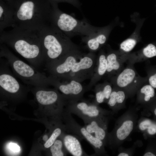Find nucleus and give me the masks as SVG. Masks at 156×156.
Instances as JSON below:
<instances>
[{
  "mask_svg": "<svg viewBox=\"0 0 156 156\" xmlns=\"http://www.w3.org/2000/svg\"><path fill=\"white\" fill-rule=\"evenodd\" d=\"M0 43L7 45L36 68L43 62V54L38 31L13 27L0 34Z\"/></svg>",
  "mask_w": 156,
  "mask_h": 156,
  "instance_id": "nucleus-1",
  "label": "nucleus"
},
{
  "mask_svg": "<svg viewBox=\"0 0 156 156\" xmlns=\"http://www.w3.org/2000/svg\"><path fill=\"white\" fill-rule=\"evenodd\" d=\"M12 27L38 31L49 25L53 3L48 0H15Z\"/></svg>",
  "mask_w": 156,
  "mask_h": 156,
  "instance_id": "nucleus-2",
  "label": "nucleus"
},
{
  "mask_svg": "<svg viewBox=\"0 0 156 156\" xmlns=\"http://www.w3.org/2000/svg\"><path fill=\"white\" fill-rule=\"evenodd\" d=\"M46 66L55 63L70 52L78 49L70 38L51 25L38 31Z\"/></svg>",
  "mask_w": 156,
  "mask_h": 156,
  "instance_id": "nucleus-3",
  "label": "nucleus"
},
{
  "mask_svg": "<svg viewBox=\"0 0 156 156\" xmlns=\"http://www.w3.org/2000/svg\"><path fill=\"white\" fill-rule=\"evenodd\" d=\"M57 3H53L50 25L69 38L75 36H87L93 34L99 27L91 25L84 18L79 20L60 10Z\"/></svg>",
  "mask_w": 156,
  "mask_h": 156,
  "instance_id": "nucleus-4",
  "label": "nucleus"
},
{
  "mask_svg": "<svg viewBox=\"0 0 156 156\" xmlns=\"http://www.w3.org/2000/svg\"><path fill=\"white\" fill-rule=\"evenodd\" d=\"M1 44L0 57L6 59L17 77L25 83L34 87L46 88L50 86L48 77L17 57L5 44Z\"/></svg>",
  "mask_w": 156,
  "mask_h": 156,
  "instance_id": "nucleus-5",
  "label": "nucleus"
},
{
  "mask_svg": "<svg viewBox=\"0 0 156 156\" xmlns=\"http://www.w3.org/2000/svg\"><path fill=\"white\" fill-rule=\"evenodd\" d=\"M138 109L135 107L129 108L116 120L114 128L108 134L107 146L111 149H118L136 127Z\"/></svg>",
  "mask_w": 156,
  "mask_h": 156,
  "instance_id": "nucleus-6",
  "label": "nucleus"
},
{
  "mask_svg": "<svg viewBox=\"0 0 156 156\" xmlns=\"http://www.w3.org/2000/svg\"><path fill=\"white\" fill-rule=\"evenodd\" d=\"M67 111L77 115L84 122L99 118H111L114 114L112 111L103 109L95 102L91 103L82 99L67 101Z\"/></svg>",
  "mask_w": 156,
  "mask_h": 156,
  "instance_id": "nucleus-7",
  "label": "nucleus"
},
{
  "mask_svg": "<svg viewBox=\"0 0 156 156\" xmlns=\"http://www.w3.org/2000/svg\"><path fill=\"white\" fill-rule=\"evenodd\" d=\"M66 128L68 132L74 134L80 139H84L92 146L94 151L93 156L107 155L105 149V146L102 141L90 133L84 127L79 124L68 111L65 113Z\"/></svg>",
  "mask_w": 156,
  "mask_h": 156,
  "instance_id": "nucleus-8",
  "label": "nucleus"
},
{
  "mask_svg": "<svg viewBox=\"0 0 156 156\" xmlns=\"http://www.w3.org/2000/svg\"><path fill=\"white\" fill-rule=\"evenodd\" d=\"M112 82L115 87L121 89L131 97L143 83V78L141 77L131 66H128L112 78Z\"/></svg>",
  "mask_w": 156,
  "mask_h": 156,
  "instance_id": "nucleus-9",
  "label": "nucleus"
},
{
  "mask_svg": "<svg viewBox=\"0 0 156 156\" xmlns=\"http://www.w3.org/2000/svg\"><path fill=\"white\" fill-rule=\"evenodd\" d=\"M78 49L69 53L60 60L46 66L50 73L49 76L59 80L66 79L74 64L83 55Z\"/></svg>",
  "mask_w": 156,
  "mask_h": 156,
  "instance_id": "nucleus-10",
  "label": "nucleus"
},
{
  "mask_svg": "<svg viewBox=\"0 0 156 156\" xmlns=\"http://www.w3.org/2000/svg\"><path fill=\"white\" fill-rule=\"evenodd\" d=\"M50 85L54 87L62 94L68 101H77L82 99L87 90L81 82L74 79L61 80L48 77Z\"/></svg>",
  "mask_w": 156,
  "mask_h": 156,
  "instance_id": "nucleus-11",
  "label": "nucleus"
},
{
  "mask_svg": "<svg viewBox=\"0 0 156 156\" xmlns=\"http://www.w3.org/2000/svg\"><path fill=\"white\" fill-rule=\"evenodd\" d=\"M97 57L93 52L83 54L79 59L74 65L68 78L80 82L93 75L96 62Z\"/></svg>",
  "mask_w": 156,
  "mask_h": 156,
  "instance_id": "nucleus-12",
  "label": "nucleus"
},
{
  "mask_svg": "<svg viewBox=\"0 0 156 156\" xmlns=\"http://www.w3.org/2000/svg\"><path fill=\"white\" fill-rule=\"evenodd\" d=\"M110 118H99L84 122L87 130L95 138L102 141L105 146L107 145L108 125Z\"/></svg>",
  "mask_w": 156,
  "mask_h": 156,
  "instance_id": "nucleus-13",
  "label": "nucleus"
},
{
  "mask_svg": "<svg viewBox=\"0 0 156 156\" xmlns=\"http://www.w3.org/2000/svg\"><path fill=\"white\" fill-rule=\"evenodd\" d=\"M112 26L109 25L99 28L93 34L83 36L82 41L85 43L90 52L98 50L106 42L112 29Z\"/></svg>",
  "mask_w": 156,
  "mask_h": 156,
  "instance_id": "nucleus-14",
  "label": "nucleus"
},
{
  "mask_svg": "<svg viewBox=\"0 0 156 156\" xmlns=\"http://www.w3.org/2000/svg\"><path fill=\"white\" fill-rule=\"evenodd\" d=\"M35 95L38 102L40 105L52 106L62 105L65 100L60 95L57 89H46V88L34 87Z\"/></svg>",
  "mask_w": 156,
  "mask_h": 156,
  "instance_id": "nucleus-15",
  "label": "nucleus"
},
{
  "mask_svg": "<svg viewBox=\"0 0 156 156\" xmlns=\"http://www.w3.org/2000/svg\"><path fill=\"white\" fill-rule=\"evenodd\" d=\"M128 97L122 90L114 87L107 103L114 114L126 108L125 101Z\"/></svg>",
  "mask_w": 156,
  "mask_h": 156,
  "instance_id": "nucleus-16",
  "label": "nucleus"
},
{
  "mask_svg": "<svg viewBox=\"0 0 156 156\" xmlns=\"http://www.w3.org/2000/svg\"><path fill=\"white\" fill-rule=\"evenodd\" d=\"M115 51H110L106 54L107 67L106 73L111 76L116 75L121 70L126 58Z\"/></svg>",
  "mask_w": 156,
  "mask_h": 156,
  "instance_id": "nucleus-17",
  "label": "nucleus"
},
{
  "mask_svg": "<svg viewBox=\"0 0 156 156\" xmlns=\"http://www.w3.org/2000/svg\"><path fill=\"white\" fill-rule=\"evenodd\" d=\"M14 24V14L12 7L0 0V34L5 29L13 27Z\"/></svg>",
  "mask_w": 156,
  "mask_h": 156,
  "instance_id": "nucleus-18",
  "label": "nucleus"
},
{
  "mask_svg": "<svg viewBox=\"0 0 156 156\" xmlns=\"http://www.w3.org/2000/svg\"><path fill=\"white\" fill-rule=\"evenodd\" d=\"M80 140L74 134H66L63 138V144L66 150L73 156H88L83 149Z\"/></svg>",
  "mask_w": 156,
  "mask_h": 156,
  "instance_id": "nucleus-19",
  "label": "nucleus"
},
{
  "mask_svg": "<svg viewBox=\"0 0 156 156\" xmlns=\"http://www.w3.org/2000/svg\"><path fill=\"white\" fill-rule=\"evenodd\" d=\"M96 64L88 89L106 74L107 67L106 54L103 51L100 52L97 57Z\"/></svg>",
  "mask_w": 156,
  "mask_h": 156,
  "instance_id": "nucleus-20",
  "label": "nucleus"
},
{
  "mask_svg": "<svg viewBox=\"0 0 156 156\" xmlns=\"http://www.w3.org/2000/svg\"><path fill=\"white\" fill-rule=\"evenodd\" d=\"M113 88L111 85L105 83L97 86L95 88V102L98 105L103 103H107Z\"/></svg>",
  "mask_w": 156,
  "mask_h": 156,
  "instance_id": "nucleus-21",
  "label": "nucleus"
},
{
  "mask_svg": "<svg viewBox=\"0 0 156 156\" xmlns=\"http://www.w3.org/2000/svg\"><path fill=\"white\" fill-rule=\"evenodd\" d=\"M136 102L138 105L143 107L151 99L155 96V90L151 85H145L141 86L136 93Z\"/></svg>",
  "mask_w": 156,
  "mask_h": 156,
  "instance_id": "nucleus-22",
  "label": "nucleus"
},
{
  "mask_svg": "<svg viewBox=\"0 0 156 156\" xmlns=\"http://www.w3.org/2000/svg\"><path fill=\"white\" fill-rule=\"evenodd\" d=\"M136 127L145 136L146 134L152 135L156 133V123L148 119L142 117L137 121Z\"/></svg>",
  "mask_w": 156,
  "mask_h": 156,
  "instance_id": "nucleus-23",
  "label": "nucleus"
},
{
  "mask_svg": "<svg viewBox=\"0 0 156 156\" xmlns=\"http://www.w3.org/2000/svg\"><path fill=\"white\" fill-rule=\"evenodd\" d=\"M137 42L136 38H130L122 42L120 45V49L123 53H128L134 47Z\"/></svg>",
  "mask_w": 156,
  "mask_h": 156,
  "instance_id": "nucleus-24",
  "label": "nucleus"
},
{
  "mask_svg": "<svg viewBox=\"0 0 156 156\" xmlns=\"http://www.w3.org/2000/svg\"><path fill=\"white\" fill-rule=\"evenodd\" d=\"M63 142L60 140H56L50 147V150L52 156H63L64 153L62 148Z\"/></svg>",
  "mask_w": 156,
  "mask_h": 156,
  "instance_id": "nucleus-25",
  "label": "nucleus"
},
{
  "mask_svg": "<svg viewBox=\"0 0 156 156\" xmlns=\"http://www.w3.org/2000/svg\"><path fill=\"white\" fill-rule=\"evenodd\" d=\"M62 131V129L59 127H57L54 129L50 137L44 144V147L47 148L50 147L57 138L61 135Z\"/></svg>",
  "mask_w": 156,
  "mask_h": 156,
  "instance_id": "nucleus-26",
  "label": "nucleus"
},
{
  "mask_svg": "<svg viewBox=\"0 0 156 156\" xmlns=\"http://www.w3.org/2000/svg\"><path fill=\"white\" fill-rule=\"evenodd\" d=\"M142 54V56L148 58L156 56V47L152 44H149L143 49Z\"/></svg>",
  "mask_w": 156,
  "mask_h": 156,
  "instance_id": "nucleus-27",
  "label": "nucleus"
},
{
  "mask_svg": "<svg viewBox=\"0 0 156 156\" xmlns=\"http://www.w3.org/2000/svg\"><path fill=\"white\" fill-rule=\"evenodd\" d=\"M137 145V144H134V146L127 148H125L121 146H120L118 148V153L117 155L118 156H130L133 155Z\"/></svg>",
  "mask_w": 156,
  "mask_h": 156,
  "instance_id": "nucleus-28",
  "label": "nucleus"
},
{
  "mask_svg": "<svg viewBox=\"0 0 156 156\" xmlns=\"http://www.w3.org/2000/svg\"><path fill=\"white\" fill-rule=\"evenodd\" d=\"M52 3H57L60 2H66L70 3L78 8H80V3L79 0H48Z\"/></svg>",
  "mask_w": 156,
  "mask_h": 156,
  "instance_id": "nucleus-29",
  "label": "nucleus"
},
{
  "mask_svg": "<svg viewBox=\"0 0 156 156\" xmlns=\"http://www.w3.org/2000/svg\"><path fill=\"white\" fill-rule=\"evenodd\" d=\"M8 147L9 150L12 152L17 153L20 151V146L16 144L10 142L8 145Z\"/></svg>",
  "mask_w": 156,
  "mask_h": 156,
  "instance_id": "nucleus-30",
  "label": "nucleus"
},
{
  "mask_svg": "<svg viewBox=\"0 0 156 156\" xmlns=\"http://www.w3.org/2000/svg\"><path fill=\"white\" fill-rule=\"evenodd\" d=\"M148 81L150 85L153 88H156V73L150 76Z\"/></svg>",
  "mask_w": 156,
  "mask_h": 156,
  "instance_id": "nucleus-31",
  "label": "nucleus"
},
{
  "mask_svg": "<svg viewBox=\"0 0 156 156\" xmlns=\"http://www.w3.org/2000/svg\"><path fill=\"white\" fill-rule=\"evenodd\" d=\"M11 6L14 3L15 0H2Z\"/></svg>",
  "mask_w": 156,
  "mask_h": 156,
  "instance_id": "nucleus-32",
  "label": "nucleus"
},
{
  "mask_svg": "<svg viewBox=\"0 0 156 156\" xmlns=\"http://www.w3.org/2000/svg\"><path fill=\"white\" fill-rule=\"evenodd\" d=\"M48 139V137L47 135H45L43 136V139L44 141H47Z\"/></svg>",
  "mask_w": 156,
  "mask_h": 156,
  "instance_id": "nucleus-33",
  "label": "nucleus"
},
{
  "mask_svg": "<svg viewBox=\"0 0 156 156\" xmlns=\"http://www.w3.org/2000/svg\"><path fill=\"white\" fill-rule=\"evenodd\" d=\"M154 112L155 115L156 116V107L155 109Z\"/></svg>",
  "mask_w": 156,
  "mask_h": 156,
  "instance_id": "nucleus-34",
  "label": "nucleus"
}]
</instances>
